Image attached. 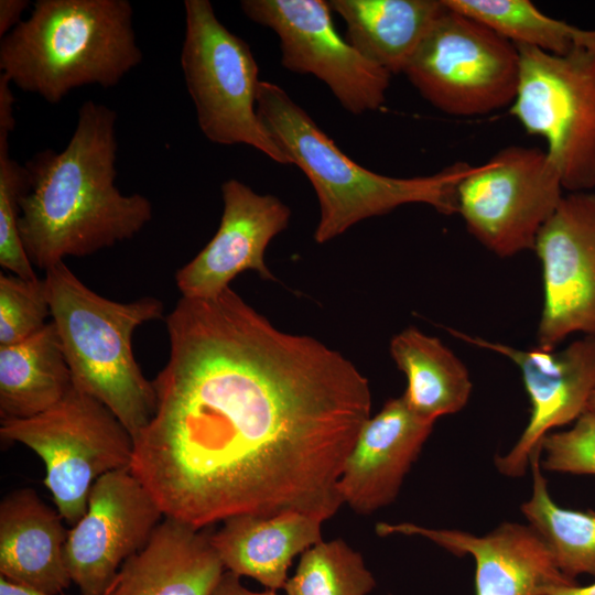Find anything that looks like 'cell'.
Segmentation results:
<instances>
[{
	"instance_id": "cell-25",
	"label": "cell",
	"mask_w": 595,
	"mask_h": 595,
	"mask_svg": "<svg viewBox=\"0 0 595 595\" xmlns=\"http://www.w3.org/2000/svg\"><path fill=\"white\" fill-rule=\"evenodd\" d=\"M450 8L487 25L516 46L565 55L595 47V29L586 30L541 12L529 0H444Z\"/></svg>"
},
{
	"instance_id": "cell-14",
	"label": "cell",
	"mask_w": 595,
	"mask_h": 595,
	"mask_svg": "<svg viewBox=\"0 0 595 595\" xmlns=\"http://www.w3.org/2000/svg\"><path fill=\"white\" fill-rule=\"evenodd\" d=\"M448 331L464 342L506 356L520 369L531 403L530 419L512 448L497 456L495 465L501 475L523 476L543 437L587 410L595 388V337L583 336L562 350L539 346L518 349Z\"/></svg>"
},
{
	"instance_id": "cell-5",
	"label": "cell",
	"mask_w": 595,
	"mask_h": 595,
	"mask_svg": "<svg viewBox=\"0 0 595 595\" xmlns=\"http://www.w3.org/2000/svg\"><path fill=\"white\" fill-rule=\"evenodd\" d=\"M44 280L73 383L109 408L134 439L154 413L155 391L136 360L132 335L140 325L164 317L162 301L109 300L65 262L47 269Z\"/></svg>"
},
{
	"instance_id": "cell-7",
	"label": "cell",
	"mask_w": 595,
	"mask_h": 595,
	"mask_svg": "<svg viewBox=\"0 0 595 595\" xmlns=\"http://www.w3.org/2000/svg\"><path fill=\"white\" fill-rule=\"evenodd\" d=\"M181 67L197 123L210 142L246 144L292 164L257 111L259 68L249 44L216 17L208 0H185Z\"/></svg>"
},
{
	"instance_id": "cell-2",
	"label": "cell",
	"mask_w": 595,
	"mask_h": 595,
	"mask_svg": "<svg viewBox=\"0 0 595 595\" xmlns=\"http://www.w3.org/2000/svg\"><path fill=\"white\" fill-rule=\"evenodd\" d=\"M116 120L115 110L88 100L64 150L47 149L25 163L30 184L18 228L33 266L46 271L67 257L93 255L133 238L152 219L145 196L115 185Z\"/></svg>"
},
{
	"instance_id": "cell-11",
	"label": "cell",
	"mask_w": 595,
	"mask_h": 595,
	"mask_svg": "<svg viewBox=\"0 0 595 595\" xmlns=\"http://www.w3.org/2000/svg\"><path fill=\"white\" fill-rule=\"evenodd\" d=\"M240 7L278 35L283 67L321 79L347 111L360 115L385 104L391 74L338 34L328 1L244 0Z\"/></svg>"
},
{
	"instance_id": "cell-26",
	"label": "cell",
	"mask_w": 595,
	"mask_h": 595,
	"mask_svg": "<svg viewBox=\"0 0 595 595\" xmlns=\"http://www.w3.org/2000/svg\"><path fill=\"white\" fill-rule=\"evenodd\" d=\"M375 586L361 554L338 538L304 551L283 589L286 595H368Z\"/></svg>"
},
{
	"instance_id": "cell-13",
	"label": "cell",
	"mask_w": 595,
	"mask_h": 595,
	"mask_svg": "<svg viewBox=\"0 0 595 595\" xmlns=\"http://www.w3.org/2000/svg\"><path fill=\"white\" fill-rule=\"evenodd\" d=\"M162 518L160 506L130 468L101 476L65 544L66 566L80 595H102L122 564L145 547Z\"/></svg>"
},
{
	"instance_id": "cell-10",
	"label": "cell",
	"mask_w": 595,
	"mask_h": 595,
	"mask_svg": "<svg viewBox=\"0 0 595 595\" xmlns=\"http://www.w3.org/2000/svg\"><path fill=\"white\" fill-rule=\"evenodd\" d=\"M564 188L544 150L508 145L473 166L456 187V213L488 250L510 257L533 249Z\"/></svg>"
},
{
	"instance_id": "cell-8",
	"label": "cell",
	"mask_w": 595,
	"mask_h": 595,
	"mask_svg": "<svg viewBox=\"0 0 595 595\" xmlns=\"http://www.w3.org/2000/svg\"><path fill=\"white\" fill-rule=\"evenodd\" d=\"M520 73L510 113L544 140L564 191L595 188V47L554 55L517 46Z\"/></svg>"
},
{
	"instance_id": "cell-28",
	"label": "cell",
	"mask_w": 595,
	"mask_h": 595,
	"mask_svg": "<svg viewBox=\"0 0 595 595\" xmlns=\"http://www.w3.org/2000/svg\"><path fill=\"white\" fill-rule=\"evenodd\" d=\"M51 306L44 279L0 273V346L22 342L46 324Z\"/></svg>"
},
{
	"instance_id": "cell-36",
	"label": "cell",
	"mask_w": 595,
	"mask_h": 595,
	"mask_svg": "<svg viewBox=\"0 0 595 595\" xmlns=\"http://www.w3.org/2000/svg\"><path fill=\"white\" fill-rule=\"evenodd\" d=\"M388 595H391V594H388Z\"/></svg>"
},
{
	"instance_id": "cell-34",
	"label": "cell",
	"mask_w": 595,
	"mask_h": 595,
	"mask_svg": "<svg viewBox=\"0 0 595 595\" xmlns=\"http://www.w3.org/2000/svg\"><path fill=\"white\" fill-rule=\"evenodd\" d=\"M552 595H595V583L580 586L578 584L561 588Z\"/></svg>"
},
{
	"instance_id": "cell-30",
	"label": "cell",
	"mask_w": 595,
	"mask_h": 595,
	"mask_svg": "<svg viewBox=\"0 0 595 595\" xmlns=\"http://www.w3.org/2000/svg\"><path fill=\"white\" fill-rule=\"evenodd\" d=\"M14 96L11 90V82L0 74V131L11 132L15 127Z\"/></svg>"
},
{
	"instance_id": "cell-20",
	"label": "cell",
	"mask_w": 595,
	"mask_h": 595,
	"mask_svg": "<svg viewBox=\"0 0 595 595\" xmlns=\"http://www.w3.org/2000/svg\"><path fill=\"white\" fill-rule=\"evenodd\" d=\"M324 521L303 511L240 515L223 521L210 541L225 570L278 591L284 588L293 559L323 541Z\"/></svg>"
},
{
	"instance_id": "cell-21",
	"label": "cell",
	"mask_w": 595,
	"mask_h": 595,
	"mask_svg": "<svg viewBox=\"0 0 595 595\" xmlns=\"http://www.w3.org/2000/svg\"><path fill=\"white\" fill-rule=\"evenodd\" d=\"M346 41L391 75L403 69L442 12L443 0H331Z\"/></svg>"
},
{
	"instance_id": "cell-33",
	"label": "cell",
	"mask_w": 595,
	"mask_h": 595,
	"mask_svg": "<svg viewBox=\"0 0 595 595\" xmlns=\"http://www.w3.org/2000/svg\"><path fill=\"white\" fill-rule=\"evenodd\" d=\"M0 595H53L8 581L0 576ZM63 595V594H60Z\"/></svg>"
},
{
	"instance_id": "cell-9",
	"label": "cell",
	"mask_w": 595,
	"mask_h": 595,
	"mask_svg": "<svg viewBox=\"0 0 595 595\" xmlns=\"http://www.w3.org/2000/svg\"><path fill=\"white\" fill-rule=\"evenodd\" d=\"M403 74L420 95L453 116L486 115L512 104L518 47L487 25L445 4Z\"/></svg>"
},
{
	"instance_id": "cell-27",
	"label": "cell",
	"mask_w": 595,
	"mask_h": 595,
	"mask_svg": "<svg viewBox=\"0 0 595 595\" xmlns=\"http://www.w3.org/2000/svg\"><path fill=\"white\" fill-rule=\"evenodd\" d=\"M9 134L0 131V264L12 274L36 279L18 228L19 201L29 190V173L10 156Z\"/></svg>"
},
{
	"instance_id": "cell-3",
	"label": "cell",
	"mask_w": 595,
	"mask_h": 595,
	"mask_svg": "<svg viewBox=\"0 0 595 595\" xmlns=\"http://www.w3.org/2000/svg\"><path fill=\"white\" fill-rule=\"evenodd\" d=\"M258 115L273 139L311 182L320 204L314 231L325 244L355 224L421 203L444 215L456 213V187L472 170L458 162L440 172L409 178L369 171L349 159L279 85L261 80Z\"/></svg>"
},
{
	"instance_id": "cell-22",
	"label": "cell",
	"mask_w": 595,
	"mask_h": 595,
	"mask_svg": "<svg viewBox=\"0 0 595 595\" xmlns=\"http://www.w3.org/2000/svg\"><path fill=\"white\" fill-rule=\"evenodd\" d=\"M73 385L52 321L31 337L0 346L1 421L35 416L56 404Z\"/></svg>"
},
{
	"instance_id": "cell-29",
	"label": "cell",
	"mask_w": 595,
	"mask_h": 595,
	"mask_svg": "<svg viewBox=\"0 0 595 595\" xmlns=\"http://www.w3.org/2000/svg\"><path fill=\"white\" fill-rule=\"evenodd\" d=\"M540 450L543 470L595 475V412L586 410L571 429L547 434Z\"/></svg>"
},
{
	"instance_id": "cell-16",
	"label": "cell",
	"mask_w": 595,
	"mask_h": 595,
	"mask_svg": "<svg viewBox=\"0 0 595 595\" xmlns=\"http://www.w3.org/2000/svg\"><path fill=\"white\" fill-rule=\"evenodd\" d=\"M379 537L418 536L476 565L475 595H552L576 585L556 565L549 548L529 524L502 522L485 536L412 522H379Z\"/></svg>"
},
{
	"instance_id": "cell-19",
	"label": "cell",
	"mask_w": 595,
	"mask_h": 595,
	"mask_svg": "<svg viewBox=\"0 0 595 595\" xmlns=\"http://www.w3.org/2000/svg\"><path fill=\"white\" fill-rule=\"evenodd\" d=\"M63 520L31 488L8 494L0 504V576L63 594L73 583L65 562L68 529Z\"/></svg>"
},
{
	"instance_id": "cell-6",
	"label": "cell",
	"mask_w": 595,
	"mask_h": 595,
	"mask_svg": "<svg viewBox=\"0 0 595 595\" xmlns=\"http://www.w3.org/2000/svg\"><path fill=\"white\" fill-rule=\"evenodd\" d=\"M0 436L42 458L44 485L69 526L86 512L91 487L101 476L130 468L134 450L132 435L113 412L74 383L46 411L1 421Z\"/></svg>"
},
{
	"instance_id": "cell-12",
	"label": "cell",
	"mask_w": 595,
	"mask_h": 595,
	"mask_svg": "<svg viewBox=\"0 0 595 595\" xmlns=\"http://www.w3.org/2000/svg\"><path fill=\"white\" fill-rule=\"evenodd\" d=\"M533 250L543 279L538 346L554 349L576 333L595 337V193L564 195Z\"/></svg>"
},
{
	"instance_id": "cell-4",
	"label": "cell",
	"mask_w": 595,
	"mask_h": 595,
	"mask_svg": "<svg viewBox=\"0 0 595 595\" xmlns=\"http://www.w3.org/2000/svg\"><path fill=\"white\" fill-rule=\"evenodd\" d=\"M132 14L127 0H37L1 37V73L50 104L82 86L113 87L142 61Z\"/></svg>"
},
{
	"instance_id": "cell-35",
	"label": "cell",
	"mask_w": 595,
	"mask_h": 595,
	"mask_svg": "<svg viewBox=\"0 0 595 595\" xmlns=\"http://www.w3.org/2000/svg\"><path fill=\"white\" fill-rule=\"evenodd\" d=\"M587 410H591L593 412H595V388L591 394V398H589V401H588V405H587Z\"/></svg>"
},
{
	"instance_id": "cell-17",
	"label": "cell",
	"mask_w": 595,
	"mask_h": 595,
	"mask_svg": "<svg viewBox=\"0 0 595 595\" xmlns=\"http://www.w3.org/2000/svg\"><path fill=\"white\" fill-rule=\"evenodd\" d=\"M435 422L415 413L405 397L389 399L363 425L346 459L338 494L356 513L393 502Z\"/></svg>"
},
{
	"instance_id": "cell-15",
	"label": "cell",
	"mask_w": 595,
	"mask_h": 595,
	"mask_svg": "<svg viewBox=\"0 0 595 595\" xmlns=\"http://www.w3.org/2000/svg\"><path fill=\"white\" fill-rule=\"evenodd\" d=\"M223 215L207 245L175 273V283L187 299L214 298L245 271L275 280L264 262L270 241L290 221V208L278 197L258 194L231 178L221 185Z\"/></svg>"
},
{
	"instance_id": "cell-18",
	"label": "cell",
	"mask_w": 595,
	"mask_h": 595,
	"mask_svg": "<svg viewBox=\"0 0 595 595\" xmlns=\"http://www.w3.org/2000/svg\"><path fill=\"white\" fill-rule=\"evenodd\" d=\"M210 533L164 517L102 595H210L225 572Z\"/></svg>"
},
{
	"instance_id": "cell-23",
	"label": "cell",
	"mask_w": 595,
	"mask_h": 595,
	"mask_svg": "<svg viewBox=\"0 0 595 595\" xmlns=\"http://www.w3.org/2000/svg\"><path fill=\"white\" fill-rule=\"evenodd\" d=\"M390 354L408 380L403 396L420 416L435 422L466 405L468 370L439 338L410 326L392 337Z\"/></svg>"
},
{
	"instance_id": "cell-24",
	"label": "cell",
	"mask_w": 595,
	"mask_h": 595,
	"mask_svg": "<svg viewBox=\"0 0 595 595\" xmlns=\"http://www.w3.org/2000/svg\"><path fill=\"white\" fill-rule=\"evenodd\" d=\"M540 456L539 447L530 457L532 493L521 512L566 576H595V512L562 508L553 501Z\"/></svg>"
},
{
	"instance_id": "cell-1",
	"label": "cell",
	"mask_w": 595,
	"mask_h": 595,
	"mask_svg": "<svg viewBox=\"0 0 595 595\" xmlns=\"http://www.w3.org/2000/svg\"><path fill=\"white\" fill-rule=\"evenodd\" d=\"M165 325L169 359L130 464L164 517L195 529L240 515L329 519L370 418L368 379L318 339L277 328L231 288L181 298Z\"/></svg>"
},
{
	"instance_id": "cell-32",
	"label": "cell",
	"mask_w": 595,
	"mask_h": 595,
	"mask_svg": "<svg viewBox=\"0 0 595 595\" xmlns=\"http://www.w3.org/2000/svg\"><path fill=\"white\" fill-rule=\"evenodd\" d=\"M210 595H278L274 589L253 592L240 582V576L225 570Z\"/></svg>"
},
{
	"instance_id": "cell-31",
	"label": "cell",
	"mask_w": 595,
	"mask_h": 595,
	"mask_svg": "<svg viewBox=\"0 0 595 595\" xmlns=\"http://www.w3.org/2000/svg\"><path fill=\"white\" fill-rule=\"evenodd\" d=\"M29 6L28 0H0V37L7 35L22 21L21 15Z\"/></svg>"
}]
</instances>
